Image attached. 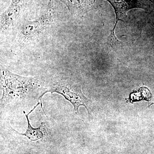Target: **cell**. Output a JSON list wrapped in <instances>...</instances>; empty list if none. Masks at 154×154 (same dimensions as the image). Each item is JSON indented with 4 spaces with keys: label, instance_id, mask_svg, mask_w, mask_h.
<instances>
[{
    "label": "cell",
    "instance_id": "1",
    "mask_svg": "<svg viewBox=\"0 0 154 154\" xmlns=\"http://www.w3.org/2000/svg\"><path fill=\"white\" fill-rule=\"evenodd\" d=\"M39 87V81L36 78L21 76L7 69H1V88L3 91L1 108L30 98Z\"/></svg>",
    "mask_w": 154,
    "mask_h": 154
},
{
    "label": "cell",
    "instance_id": "2",
    "mask_svg": "<svg viewBox=\"0 0 154 154\" xmlns=\"http://www.w3.org/2000/svg\"><path fill=\"white\" fill-rule=\"evenodd\" d=\"M48 93H57L63 96L65 99L71 103L75 113L77 114L79 113V107L84 106L87 109L89 116H91V110L89 106L91 100L83 94L82 86L79 83L75 82L68 78L54 80L51 82L38 99H41Z\"/></svg>",
    "mask_w": 154,
    "mask_h": 154
},
{
    "label": "cell",
    "instance_id": "3",
    "mask_svg": "<svg viewBox=\"0 0 154 154\" xmlns=\"http://www.w3.org/2000/svg\"><path fill=\"white\" fill-rule=\"evenodd\" d=\"M53 2L50 0L46 9L37 19L33 21L26 20L20 29L21 40L26 42L39 36L53 22L54 17Z\"/></svg>",
    "mask_w": 154,
    "mask_h": 154
},
{
    "label": "cell",
    "instance_id": "4",
    "mask_svg": "<svg viewBox=\"0 0 154 154\" xmlns=\"http://www.w3.org/2000/svg\"><path fill=\"white\" fill-rule=\"evenodd\" d=\"M113 7L116 17V22L114 28L110 31L109 42L112 47L119 43L115 34L116 27L119 21H122L126 17L128 11L134 8L145 9L144 6L140 0H106Z\"/></svg>",
    "mask_w": 154,
    "mask_h": 154
},
{
    "label": "cell",
    "instance_id": "5",
    "mask_svg": "<svg viewBox=\"0 0 154 154\" xmlns=\"http://www.w3.org/2000/svg\"><path fill=\"white\" fill-rule=\"evenodd\" d=\"M23 8L22 0H12L8 8L1 14L0 28L1 32L5 31L16 24Z\"/></svg>",
    "mask_w": 154,
    "mask_h": 154
},
{
    "label": "cell",
    "instance_id": "6",
    "mask_svg": "<svg viewBox=\"0 0 154 154\" xmlns=\"http://www.w3.org/2000/svg\"><path fill=\"white\" fill-rule=\"evenodd\" d=\"M73 16H83L94 8L97 0H60Z\"/></svg>",
    "mask_w": 154,
    "mask_h": 154
},
{
    "label": "cell",
    "instance_id": "7",
    "mask_svg": "<svg viewBox=\"0 0 154 154\" xmlns=\"http://www.w3.org/2000/svg\"><path fill=\"white\" fill-rule=\"evenodd\" d=\"M39 102L37 103V105L34 107V108L32 109L31 111L28 113L26 114L25 113V111H23V113L25 116L26 119H27V121H28V126H27V130H26V132L23 133H21L15 130V129H12L15 131V132L17 134L26 137L28 140L33 142L38 141L39 140H42L43 139L46 137L47 135V128L45 126V124L44 122H42L40 125V126L38 128H34L31 126L30 124V121H29V118H28V116L30 114L33 110L38 106L39 104Z\"/></svg>",
    "mask_w": 154,
    "mask_h": 154
},
{
    "label": "cell",
    "instance_id": "8",
    "mask_svg": "<svg viewBox=\"0 0 154 154\" xmlns=\"http://www.w3.org/2000/svg\"><path fill=\"white\" fill-rule=\"evenodd\" d=\"M150 2H151L153 3L154 4V0H149Z\"/></svg>",
    "mask_w": 154,
    "mask_h": 154
}]
</instances>
